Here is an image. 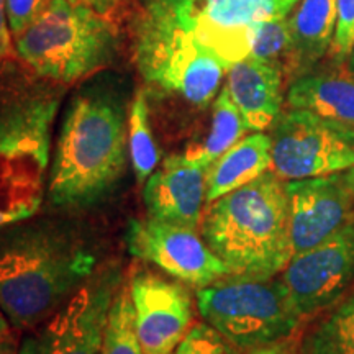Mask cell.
<instances>
[{"label": "cell", "mask_w": 354, "mask_h": 354, "mask_svg": "<svg viewBox=\"0 0 354 354\" xmlns=\"http://www.w3.org/2000/svg\"><path fill=\"white\" fill-rule=\"evenodd\" d=\"M248 131L246 123L243 120L240 110L230 97L227 86L221 87L212 107L210 130L205 140L196 148L189 149L187 156L198 165L209 167L218 159L221 154L227 153L232 146L240 141Z\"/></svg>", "instance_id": "21"}, {"label": "cell", "mask_w": 354, "mask_h": 354, "mask_svg": "<svg viewBox=\"0 0 354 354\" xmlns=\"http://www.w3.org/2000/svg\"><path fill=\"white\" fill-rule=\"evenodd\" d=\"M73 3H82V6L91 7L92 10H95L100 15L110 17L112 19V13L117 8L118 0H71Z\"/></svg>", "instance_id": "30"}, {"label": "cell", "mask_w": 354, "mask_h": 354, "mask_svg": "<svg viewBox=\"0 0 354 354\" xmlns=\"http://www.w3.org/2000/svg\"><path fill=\"white\" fill-rule=\"evenodd\" d=\"M57 104L48 94L0 110V230L35 216L48 194Z\"/></svg>", "instance_id": "5"}, {"label": "cell", "mask_w": 354, "mask_h": 354, "mask_svg": "<svg viewBox=\"0 0 354 354\" xmlns=\"http://www.w3.org/2000/svg\"><path fill=\"white\" fill-rule=\"evenodd\" d=\"M174 354H243L207 322L194 323Z\"/></svg>", "instance_id": "25"}, {"label": "cell", "mask_w": 354, "mask_h": 354, "mask_svg": "<svg viewBox=\"0 0 354 354\" xmlns=\"http://www.w3.org/2000/svg\"><path fill=\"white\" fill-rule=\"evenodd\" d=\"M51 0H6L7 20L15 39L38 19Z\"/></svg>", "instance_id": "27"}, {"label": "cell", "mask_w": 354, "mask_h": 354, "mask_svg": "<svg viewBox=\"0 0 354 354\" xmlns=\"http://www.w3.org/2000/svg\"><path fill=\"white\" fill-rule=\"evenodd\" d=\"M73 223L26 218L0 230V308L17 330L48 320L97 271Z\"/></svg>", "instance_id": "1"}, {"label": "cell", "mask_w": 354, "mask_h": 354, "mask_svg": "<svg viewBox=\"0 0 354 354\" xmlns=\"http://www.w3.org/2000/svg\"><path fill=\"white\" fill-rule=\"evenodd\" d=\"M342 174L344 177V183H346L349 192L353 194V198H354V166L348 167V169L342 171Z\"/></svg>", "instance_id": "32"}, {"label": "cell", "mask_w": 354, "mask_h": 354, "mask_svg": "<svg viewBox=\"0 0 354 354\" xmlns=\"http://www.w3.org/2000/svg\"><path fill=\"white\" fill-rule=\"evenodd\" d=\"M135 61L151 86L197 109L209 107L228 68L180 28H133Z\"/></svg>", "instance_id": "7"}, {"label": "cell", "mask_w": 354, "mask_h": 354, "mask_svg": "<svg viewBox=\"0 0 354 354\" xmlns=\"http://www.w3.org/2000/svg\"><path fill=\"white\" fill-rule=\"evenodd\" d=\"M300 354H354V290L304 335Z\"/></svg>", "instance_id": "20"}, {"label": "cell", "mask_w": 354, "mask_h": 354, "mask_svg": "<svg viewBox=\"0 0 354 354\" xmlns=\"http://www.w3.org/2000/svg\"><path fill=\"white\" fill-rule=\"evenodd\" d=\"M292 254L326 241L354 220V198L342 172L287 180Z\"/></svg>", "instance_id": "14"}, {"label": "cell", "mask_w": 354, "mask_h": 354, "mask_svg": "<svg viewBox=\"0 0 354 354\" xmlns=\"http://www.w3.org/2000/svg\"><path fill=\"white\" fill-rule=\"evenodd\" d=\"M10 326H12V325H10V323H8L6 313H3L2 308H0V336L10 335V333H12Z\"/></svg>", "instance_id": "33"}, {"label": "cell", "mask_w": 354, "mask_h": 354, "mask_svg": "<svg viewBox=\"0 0 354 354\" xmlns=\"http://www.w3.org/2000/svg\"><path fill=\"white\" fill-rule=\"evenodd\" d=\"M128 153L136 183L145 184L159 162V149L149 127L146 94L140 91L133 100L128 117Z\"/></svg>", "instance_id": "22"}, {"label": "cell", "mask_w": 354, "mask_h": 354, "mask_svg": "<svg viewBox=\"0 0 354 354\" xmlns=\"http://www.w3.org/2000/svg\"><path fill=\"white\" fill-rule=\"evenodd\" d=\"M290 53L289 15L264 20L256 25L251 55L256 59L276 64L284 71Z\"/></svg>", "instance_id": "24"}, {"label": "cell", "mask_w": 354, "mask_h": 354, "mask_svg": "<svg viewBox=\"0 0 354 354\" xmlns=\"http://www.w3.org/2000/svg\"><path fill=\"white\" fill-rule=\"evenodd\" d=\"M135 325L145 354H174L192 326L194 305L187 286L149 271L130 281Z\"/></svg>", "instance_id": "13"}, {"label": "cell", "mask_w": 354, "mask_h": 354, "mask_svg": "<svg viewBox=\"0 0 354 354\" xmlns=\"http://www.w3.org/2000/svg\"><path fill=\"white\" fill-rule=\"evenodd\" d=\"M300 0H202L180 25L230 69L251 55L256 25L286 17Z\"/></svg>", "instance_id": "12"}, {"label": "cell", "mask_w": 354, "mask_h": 354, "mask_svg": "<svg viewBox=\"0 0 354 354\" xmlns=\"http://www.w3.org/2000/svg\"><path fill=\"white\" fill-rule=\"evenodd\" d=\"M290 109L307 110L354 143V77L343 71H312L290 82Z\"/></svg>", "instance_id": "17"}, {"label": "cell", "mask_w": 354, "mask_h": 354, "mask_svg": "<svg viewBox=\"0 0 354 354\" xmlns=\"http://www.w3.org/2000/svg\"><path fill=\"white\" fill-rule=\"evenodd\" d=\"M286 184L271 169L203 212L202 238L232 277L272 279L294 256Z\"/></svg>", "instance_id": "3"}, {"label": "cell", "mask_w": 354, "mask_h": 354, "mask_svg": "<svg viewBox=\"0 0 354 354\" xmlns=\"http://www.w3.org/2000/svg\"><path fill=\"white\" fill-rule=\"evenodd\" d=\"M245 354H300V342L294 336L281 339V342L264 344V346L254 348Z\"/></svg>", "instance_id": "29"}, {"label": "cell", "mask_w": 354, "mask_h": 354, "mask_svg": "<svg viewBox=\"0 0 354 354\" xmlns=\"http://www.w3.org/2000/svg\"><path fill=\"white\" fill-rule=\"evenodd\" d=\"M13 37L8 26L6 0H0V63L8 59L13 55Z\"/></svg>", "instance_id": "28"}, {"label": "cell", "mask_w": 354, "mask_h": 354, "mask_svg": "<svg viewBox=\"0 0 354 354\" xmlns=\"http://www.w3.org/2000/svg\"><path fill=\"white\" fill-rule=\"evenodd\" d=\"M346 69H348V73L351 74V76L354 77V43H353V46H351V51H349V56H348V59H346Z\"/></svg>", "instance_id": "34"}, {"label": "cell", "mask_w": 354, "mask_h": 354, "mask_svg": "<svg viewBox=\"0 0 354 354\" xmlns=\"http://www.w3.org/2000/svg\"><path fill=\"white\" fill-rule=\"evenodd\" d=\"M127 107L113 88L88 87L66 110L48 174V197L86 209L109 197L127 167Z\"/></svg>", "instance_id": "2"}, {"label": "cell", "mask_w": 354, "mask_h": 354, "mask_svg": "<svg viewBox=\"0 0 354 354\" xmlns=\"http://www.w3.org/2000/svg\"><path fill=\"white\" fill-rule=\"evenodd\" d=\"M354 43V0H336V28L330 56L335 66H344Z\"/></svg>", "instance_id": "26"}, {"label": "cell", "mask_w": 354, "mask_h": 354, "mask_svg": "<svg viewBox=\"0 0 354 354\" xmlns=\"http://www.w3.org/2000/svg\"><path fill=\"white\" fill-rule=\"evenodd\" d=\"M100 354H145L135 325L130 286H120L109 312Z\"/></svg>", "instance_id": "23"}, {"label": "cell", "mask_w": 354, "mask_h": 354, "mask_svg": "<svg viewBox=\"0 0 354 354\" xmlns=\"http://www.w3.org/2000/svg\"><path fill=\"white\" fill-rule=\"evenodd\" d=\"M227 88L248 130L264 131L282 112L284 71L248 56L228 69Z\"/></svg>", "instance_id": "16"}, {"label": "cell", "mask_w": 354, "mask_h": 354, "mask_svg": "<svg viewBox=\"0 0 354 354\" xmlns=\"http://www.w3.org/2000/svg\"><path fill=\"white\" fill-rule=\"evenodd\" d=\"M13 41L17 55L35 73L71 84L112 59L117 37L110 17L71 0H51Z\"/></svg>", "instance_id": "4"}, {"label": "cell", "mask_w": 354, "mask_h": 354, "mask_svg": "<svg viewBox=\"0 0 354 354\" xmlns=\"http://www.w3.org/2000/svg\"><path fill=\"white\" fill-rule=\"evenodd\" d=\"M128 251L158 266L177 281L197 289L230 276L228 268L210 250L197 230L154 218L131 220L127 232Z\"/></svg>", "instance_id": "11"}, {"label": "cell", "mask_w": 354, "mask_h": 354, "mask_svg": "<svg viewBox=\"0 0 354 354\" xmlns=\"http://www.w3.org/2000/svg\"><path fill=\"white\" fill-rule=\"evenodd\" d=\"M271 169L284 180L328 176L354 166V143L307 110L281 112L271 127Z\"/></svg>", "instance_id": "9"}, {"label": "cell", "mask_w": 354, "mask_h": 354, "mask_svg": "<svg viewBox=\"0 0 354 354\" xmlns=\"http://www.w3.org/2000/svg\"><path fill=\"white\" fill-rule=\"evenodd\" d=\"M271 136L254 131L223 153L207 169V203L271 171Z\"/></svg>", "instance_id": "19"}, {"label": "cell", "mask_w": 354, "mask_h": 354, "mask_svg": "<svg viewBox=\"0 0 354 354\" xmlns=\"http://www.w3.org/2000/svg\"><path fill=\"white\" fill-rule=\"evenodd\" d=\"M203 322L241 353L294 336L304 318L281 279L227 276L196 294Z\"/></svg>", "instance_id": "6"}, {"label": "cell", "mask_w": 354, "mask_h": 354, "mask_svg": "<svg viewBox=\"0 0 354 354\" xmlns=\"http://www.w3.org/2000/svg\"><path fill=\"white\" fill-rule=\"evenodd\" d=\"M336 28V0H300L289 13L290 53L284 77L295 79L312 73L330 51Z\"/></svg>", "instance_id": "18"}, {"label": "cell", "mask_w": 354, "mask_h": 354, "mask_svg": "<svg viewBox=\"0 0 354 354\" xmlns=\"http://www.w3.org/2000/svg\"><path fill=\"white\" fill-rule=\"evenodd\" d=\"M122 286L117 264L102 266L20 343V354H100L112 302Z\"/></svg>", "instance_id": "8"}, {"label": "cell", "mask_w": 354, "mask_h": 354, "mask_svg": "<svg viewBox=\"0 0 354 354\" xmlns=\"http://www.w3.org/2000/svg\"><path fill=\"white\" fill-rule=\"evenodd\" d=\"M0 354H20V344L12 333L0 336Z\"/></svg>", "instance_id": "31"}, {"label": "cell", "mask_w": 354, "mask_h": 354, "mask_svg": "<svg viewBox=\"0 0 354 354\" xmlns=\"http://www.w3.org/2000/svg\"><path fill=\"white\" fill-rule=\"evenodd\" d=\"M279 279L304 320L333 307L354 281V220L318 246L292 256Z\"/></svg>", "instance_id": "10"}, {"label": "cell", "mask_w": 354, "mask_h": 354, "mask_svg": "<svg viewBox=\"0 0 354 354\" xmlns=\"http://www.w3.org/2000/svg\"><path fill=\"white\" fill-rule=\"evenodd\" d=\"M207 169L187 154H172L146 179L145 207L149 218L197 230L207 203Z\"/></svg>", "instance_id": "15"}]
</instances>
